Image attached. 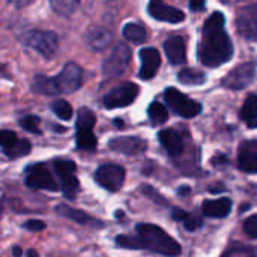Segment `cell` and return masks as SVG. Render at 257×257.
<instances>
[{
	"label": "cell",
	"mask_w": 257,
	"mask_h": 257,
	"mask_svg": "<svg viewBox=\"0 0 257 257\" xmlns=\"http://www.w3.org/2000/svg\"><path fill=\"white\" fill-rule=\"evenodd\" d=\"M178 80L181 83H184V84H188V86H200V84H203L206 81V75L202 71L187 68V69H182L178 74Z\"/></svg>",
	"instance_id": "obj_24"
},
{
	"label": "cell",
	"mask_w": 257,
	"mask_h": 257,
	"mask_svg": "<svg viewBox=\"0 0 257 257\" xmlns=\"http://www.w3.org/2000/svg\"><path fill=\"white\" fill-rule=\"evenodd\" d=\"M24 182L29 188L35 190H48V191H57L59 184L54 181L53 175L47 169L45 164H32L26 169V178Z\"/></svg>",
	"instance_id": "obj_9"
},
{
	"label": "cell",
	"mask_w": 257,
	"mask_h": 257,
	"mask_svg": "<svg viewBox=\"0 0 257 257\" xmlns=\"http://www.w3.org/2000/svg\"><path fill=\"white\" fill-rule=\"evenodd\" d=\"M108 148L114 152L136 157L142 155L148 149V143L139 137H116L108 142Z\"/></svg>",
	"instance_id": "obj_15"
},
{
	"label": "cell",
	"mask_w": 257,
	"mask_h": 257,
	"mask_svg": "<svg viewBox=\"0 0 257 257\" xmlns=\"http://www.w3.org/2000/svg\"><path fill=\"white\" fill-rule=\"evenodd\" d=\"M24 229H27L30 232H42L45 229V223L41 220H27L24 223Z\"/></svg>",
	"instance_id": "obj_37"
},
{
	"label": "cell",
	"mask_w": 257,
	"mask_h": 257,
	"mask_svg": "<svg viewBox=\"0 0 257 257\" xmlns=\"http://www.w3.org/2000/svg\"><path fill=\"white\" fill-rule=\"evenodd\" d=\"M239 117L241 120H244L247 123L248 128L254 130L257 128V95L256 93H250L247 96V99L244 101V105L239 111Z\"/></svg>",
	"instance_id": "obj_23"
},
{
	"label": "cell",
	"mask_w": 257,
	"mask_h": 257,
	"mask_svg": "<svg viewBox=\"0 0 257 257\" xmlns=\"http://www.w3.org/2000/svg\"><path fill=\"white\" fill-rule=\"evenodd\" d=\"M140 59H142V68H140V78L142 80H151L155 77V74L160 69L161 65V56L157 48L148 47L140 50Z\"/></svg>",
	"instance_id": "obj_16"
},
{
	"label": "cell",
	"mask_w": 257,
	"mask_h": 257,
	"mask_svg": "<svg viewBox=\"0 0 257 257\" xmlns=\"http://www.w3.org/2000/svg\"><path fill=\"white\" fill-rule=\"evenodd\" d=\"M139 86L134 83H122L120 86L111 89L105 96H104V107L108 110L113 108H120L133 104L136 98L139 96Z\"/></svg>",
	"instance_id": "obj_10"
},
{
	"label": "cell",
	"mask_w": 257,
	"mask_h": 257,
	"mask_svg": "<svg viewBox=\"0 0 257 257\" xmlns=\"http://www.w3.org/2000/svg\"><path fill=\"white\" fill-rule=\"evenodd\" d=\"M54 172L60 181L59 188H62V193L66 199H75L78 190H80V182L78 178L75 176V163L71 160H54L53 161Z\"/></svg>",
	"instance_id": "obj_6"
},
{
	"label": "cell",
	"mask_w": 257,
	"mask_h": 257,
	"mask_svg": "<svg viewBox=\"0 0 257 257\" xmlns=\"http://www.w3.org/2000/svg\"><path fill=\"white\" fill-rule=\"evenodd\" d=\"M244 232L248 238L251 239H257V214L248 217L244 221Z\"/></svg>",
	"instance_id": "obj_34"
},
{
	"label": "cell",
	"mask_w": 257,
	"mask_h": 257,
	"mask_svg": "<svg viewBox=\"0 0 257 257\" xmlns=\"http://www.w3.org/2000/svg\"><path fill=\"white\" fill-rule=\"evenodd\" d=\"M95 123H96L95 113L87 107L80 108V111L77 114V148L80 151L96 149L98 140L92 133Z\"/></svg>",
	"instance_id": "obj_5"
},
{
	"label": "cell",
	"mask_w": 257,
	"mask_h": 257,
	"mask_svg": "<svg viewBox=\"0 0 257 257\" xmlns=\"http://www.w3.org/2000/svg\"><path fill=\"white\" fill-rule=\"evenodd\" d=\"M221 257H257V250L247 245H233Z\"/></svg>",
	"instance_id": "obj_30"
},
{
	"label": "cell",
	"mask_w": 257,
	"mask_h": 257,
	"mask_svg": "<svg viewBox=\"0 0 257 257\" xmlns=\"http://www.w3.org/2000/svg\"><path fill=\"white\" fill-rule=\"evenodd\" d=\"M116 244L122 248H130V250H139L142 248V244L137 236H130V235H119L116 236Z\"/></svg>",
	"instance_id": "obj_32"
},
{
	"label": "cell",
	"mask_w": 257,
	"mask_h": 257,
	"mask_svg": "<svg viewBox=\"0 0 257 257\" xmlns=\"http://www.w3.org/2000/svg\"><path fill=\"white\" fill-rule=\"evenodd\" d=\"M221 163H227L226 155H217V157L212 160V164H214V166H218V164H221Z\"/></svg>",
	"instance_id": "obj_40"
},
{
	"label": "cell",
	"mask_w": 257,
	"mask_h": 257,
	"mask_svg": "<svg viewBox=\"0 0 257 257\" xmlns=\"http://www.w3.org/2000/svg\"><path fill=\"white\" fill-rule=\"evenodd\" d=\"M202 223H203V221H202V217H200L199 214H188L187 220L184 221V226H185L187 230L193 232V230L199 229V227L202 226Z\"/></svg>",
	"instance_id": "obj_35"
},
{
	"label": "cell",
	"mask_w": 257,
	"mask_h": 257,
	"mask_svg": "<svg viewBox=\"0 0 257 257\" xmlns=\"http://www.w3.org/2000/svg\"><path fill=\"white\" fill-rule=\"evenodd\" d=\"M86 42L92 50H104L111 42V33L102 27H92L86 33Z\"/></svg>",
	"instance_id": "obj_22"
},
{
	"label": "cell",
	"mask_w": 257,
	"mask_h": 257,
	"mask_svg": "<svg viewBox=\"0 0 257 257\" xmlns=\"http://www.w3.org/2000/svg\"><path fill=\"white\" fill-rule=\"evenodd\" d=\"M164 99H166L167 105L172 108L173 113H176L178 116L185 117V119L196 117L202 111V105L197 101L188 98L187 95H184L182 92H179L175 87L166 89Z\"/></svg>",
	"instance_id": "obj_8"
},
{
	"label": "cell",
	"mask_w": 257,
	"mask_h": 257,
	"mask_svg": "<svg viewBox=\"0 0 257 257\" xmlns=\"http://www.w3.org/2000/svg\"><path fill=\"white\" fill-rule=\"evenodd\" d=\"M187 217H188V212H185V211H182V209H179V208L172 209V218H173L175 221L184 223V221L187 220Z\"/></svg>",
	"instance_id": "obj_38"
},
{
	"label": "cell",
	"mask_w": 257,
	"mask_h": 257,
	"mask_svg": "<svg viewBox=\"0 0 257 257\" xmlns=\"http://www.w3.org/2000/svg\"><path fill=\"white\" fill-rule=\"evenodd\" d=\"M202 211L206 217L211 218H224L232 211V200L224 197L218 200H205Z\"/></svg>",
	"instance_id": "obj_21"
},
{
	"label": "cell",
	"mask_w": 257,
	"mask_h": 257,
	"mask_svg": "<svg viewBox=\"0 0 257 257\" xmlns=\"http://www.w3.org/2000/svg\"><path fill=\"white\" fill-rule=\"evenodd\" d=\"M56 212L60 215V217H65L68 220H72L78 224H83V226H90V227H102V223L95 220L92 215H89L87 212L84 211H80V209H74L68 205H57L56 206Z\"/></svg>",
	"instance_id": "obj_20"
},
{
	"label": "cell",
	"mask_w": 257,
	"mask_h": 257,
	"mask_svg": "<svg viewBox=\"0 0 257 257\" xmlns=\"http://www.w3.org/2000/svg\"><path fill=\"white\" fill-rule=\"evenodd\" d=\"M78 6H80V3L75 0H53L51 2V8L63 17L72 15Z\"/></svg>",
	"instance_id": "obj_28"
},
{
	"label": "cell",
	"mask_w": 257,
	"mask_h": 257,
	"mask_svg": "<svg viewBox=\"0 0 257 257\" xmlns=\"http://www.w3.org/2000/svg\"><path fill=\"white\" fill-rule=\"evenodd\" d=\"M122 33H123V36L128 41L137 42V44L146 41V35H148L146 33V29L142 24H137V23H128V24H125Z\"/></svg>",
	"instance_id": "obj_25"
},
{
	"label": "cell",
	"mask_w": 257,
	"mask_h": 257,
	"mask_svg": "<svg viewBox=\"0 0 257 257\" xmlns=\"http://www.w3.org/2000/svg\"><path fill=\"white\" fill-rule=\"evenodd\" d=\"M238 166L242 172L257 173V140L244 142L239 146Z\"/></svg>",
	"instance_id": "obj_17"
},
{
	"label": "cell",
	"mask_w": 257,
	"mask_h": 257,
	"mask_svg": "<svg viewBox=\"0 0 257 257\" xmlns=\"http://www.w3.org/2000/svg\"><path fill=\"white\" fill-rule=\"evenodd\" d=\"M142 191H143V194L146 196V197H149L151 200H154V202H157V203H160V205H166L167 202H166V199L164 197H161L160 194H158V191L157 190H154L152 187H149V185H145V187H142Z\"/></svg>",
	"instance_id": "obj_36"
},
{
	"label": "cell",
	"mask_w": 257,
	"mask_h": 257,
	"mask_svg": "<svg viewBox=\"0 0 257 257\" xmlns=\"http://www.w3.org/2000/svg\"><path fill=\"white\" fill-rule=\"evenodd\" d=\"M137 238L142 248L151 250L166 257H178L181 254V245L161 227L155 224H137Z\"/></svg>",
	"instance_id": "obj_3"
},
{
	"label": "cell",
	"mask_w": 257,
	"mask_h": 257,
	"mask_svg": "<svg viewBox=\"0 0 257 257\" xmlns=\"http://www.w3.org/2000/svg\"><path fill=\"white\" fill-rule=\"evenodd\" d=\"M190 9L191 11H203L205 9V2L203 0H191L190 2Z\"/></svg>",
	"instance_id": "obj_39"
},
{
	"label": "cell",
	"mask_w": 257,
	"mask_h": 257,
	"mask_svg": "<svg viewBox=\"0 0 257 257\" xmlns=\"http://www.w3.org/2000/svg\"><path fill=\"white\" fill-rule=\"evenodd\" d=\"M114 125H116V126H119V128H122V126H123L122 119H114Z\"/></svg>",
	"instance_id": "obj_44"
},
{
	"label": "cell",
	"mask_w": 257,
	"mask_h": 257,
	"mask_svg": "<svg viewBox=\"0 0 257 257\" xmlns=\"http://www.w3.org/2000/svg\"><path fill=\"white\" fill-rule=\"evenodd\" d=\"M39 123H41V119H39L38 116H33V114L24 116V117L20 120V125H21L26 131H29V133H32V134H42V131H41V128H39Z\"/></svg>",
	"instance_id": "obj_31"
},
{
	"label": "cell",
	"mask_w": 257,
	"mask_h": 257,
	"mask_svg": "<svg viewBox=\"0 0 257 257\" xmlns=\"http://www.w3.org/2000/svg\"><path fill=\"white\" fill-rule=\"evenodd\" d=\"M236 27L239 35L247 41H257V3L241 9L236 18Z\"/></svg>",
	"instance_id": "obj_13"
},
{
	"label": "cell",
	"mask_w": 257,
	"mask_h": 257,
	"mask_svg": "<svg viewBox=\"0 0 257 257\" xmlns=\"http://www.w3.org/2000/svg\"><path fill=\"white\" fill-rule=\"evenodd\" d=\"M95 181L107 191L116 193L122 188L125 181V169L117 164H104L95 173Z\"/></svg>",
	"instance_id": "obj_11"
},
{
	"label": "cell",
	"mask_w": 257,
	"mask_h": 257,
	"mask_svg": "<svg viewBox=\"0 0 257 257\" xmlns=\"http://www.w3.org/2000/svg\"><path fill=\"white\" fill-rule=\"evenodd\" d=\"M256 77V63L254 62H245L232 69L221 81V84L226 89L230 90H241L247 87Z\"/></svg>",
	"instance_id": "obj_12"
},
{
	"label": "cell",
	"mask_w": 257,
	"mask_h": 257,
	"mask_svg": "<svg viewBox=\"0 0 257 257\" xmlns=\"http://www.w3.org/2000/svg\"><path fill=\"white\" fill-rule=\"evenodd\" d=\"M23 42L45 59H51L59 48L57 35L47 30H29L23 35Z\"/></svg>",
	"instance_id": "obj_4"
},
{
	"label": "cell",
	"mask_w": 257,
	"mask_h": 257,
	"mask_svg": "<svg viewBox=\"0 0 257 257\" xmlns=\"http://www.w3.org/2000/svg\"><path fill=\"white\" fill-rule=\"evenodd\" d=\"M18 140L17 134L14 131H8V130H0V146L5 149L11 148L12 145H15Z\"/></svg>",
	"instance_id": "obj_33"
},
{
	"label": "cell",
	"mask_w": 257,
	"mask_h": 257,
	"mask_svg": "<svg viewBox=\"0 0 257 257\" xmlns=\"http://www.w3.org/2000/svg\"><path fill=\"white\" fill-rule=\"evenodd\" d=\"M164 51L172 65H181L187 60V47L182 36H170L164 42Z\"/></svg>",
	"instance_id": "obj_18"
},
{
	"label": "cell",
	"mask_w": 257,
	"mask_h": 257,
	"mask_svg": "<svg viewBox=\"0 0 257 257\" xmlns=\"http://www.w3.org/2000/svg\"><path fill=\"white\" fill-rule=\"evenodd\" d=\"M27 257H38V251H35V250H29V251H27Z\"/></svg>",
	"instance_id": "obj_43"
},
{
	"label": "cell",
	"mask_w": 257,
	"mask_h": 257,
	"mask_svg": "<svg viewBox=\"0 0 257 257\" xmlns=\"http://www.w3.org/2000/svg\"><path fill=\"white\" fill-rule=\"evenodd\" d=\"M148 114H149V119L152 120L154 125H163L164 122H167L169 119V111L167 108L160 104V102H152L148 108Z\"/></svg>",
	"instance_id": "obj_26"
},
{
	"label": "cell",
	"mask_w": 257,
	"mask_h": 257,
	"mask_svg": "<svg viewBox=\"0 0 257 257\" xmlns=\"http://www.w3.org/2000/svg\"><path fill=\"white\" fill-rule=\"evenodd\" d=\"M12 254H14V257H21L23 256V250H21L18 245H15V247L12 248Z\"/></svg>",
	"instance_id": "obj_41"
},
{
	"label": "cell",
	"mask_w": 257,
	"mask_h": 257,
	"mask_svg": "<svg viewBox=\"0 0 257 257\" xmlns=\"http://www.w3.org/2000/svg\"><path fill=\"white\" fill-rule=\"evenodd\" d=\"M148 12L152 18H155L158 21L172 23V24H176V23H181L185 20V14L181 9L173 8V6L163 3L160 0H152L148 5Z\"/></svg>",
	"instance_id": "obj_14"
},
{
	"label": "cell",
	"mask_w": 257,
	"mask_h": 257,
	"mask_svg": "<svg viewBox=\"0 0 257 257\" xmlns=\"http://www.w3.org/2000/svg\"><path fill=\"white\" fill-rule=\"evenodd\" d=\"M30 149H32V145H30L29 140H26V139H18L15 145H12L11 148L5 149L3 152H5L6 157L15 160V158H21V157L27 155V154L30 152Z\"/></svg>",
	"instance_id": "obj_27"
},
{
	"label": "cell",
	"mask_w": 257,
	"mask_h": 257,
	"mask_svg": "<svg viewBox=\"0 0 257 257\" xmlns=\"http://www.w3.org/2000/svg\"><path fill=\"white\" fill-rule=\"evenodd\" d=\"M51 110H53V113H54L59 119H62V120H69V119L72 117V107H71V104H69L68 101H65V99H56V101H53Z\"/></svg>",
	"instance_id": "obj_29"
},
{
	"label": "cell",
	"mask_w": 257,
	"mask_h": 257,
	"mask_svg": "<svg viewBox=\"0 0 257 257\" xmlns=\"http://www.w3.org/2000/svg\"><path fill=\"white\" fill-rule=\"evenodd\" d=\"M131 60V48L126 44H116L107 59L102 63V74L105 78H114L122 75Z\"/></svg>",
	"instance_id": "obj_7"
},
{
	"label": "cell",
	"mask_w": 257,
	"mask_h": 257,
	"mask_svg": "<svg viewBox=\"0 0 257 257\" xmlns=\"http://www.w3.org/2000/svg\"><path fill=\"white\" fill-rule=\"evenodd\" d=\"M190 193V187H181L179 188V196H185Z\"/></svg>",
	"instance_id": "obj_42"
},
{
	"label": "cell",
	"mask_w": 257,
	"mask_h": 257,
	"mask_svg": "<svg viewBox=\"0 0 257 257\" xmlns=\"http://www.w3.org/2000/svg\"><path fill=\"white\" fill-rule=\"evenodd\" d=\"M81 83H83V69L77 63L68 62L56 77L36 75L32 89L35 93L54 96V95L75 92L77 89L81 87Z\"/></svg>",
	"instance_id": "obj_2"
},
{
	"label": "cell",
	"mask_w": 257,
	"mask_h": 257,
	"mask_svg": "<svg viewBox=\"0 0 257 257\" xmlns=\"http://www.w3.org/2000/svg\"><path fill=\"white\" fill-rule=\"evenodd\" d=\"M158 140L166 152L173 158L179 157L184 151V137L175 130H161L158 133Z\"/></svg>",
	"instance_id": "obj_19"
},
{
	"label": "cell",
	"mask_w": 257,
	"mask_h": 257,
	"mask_svg": "<svg viewBox=\"0 0 257 257\" xmlns=\"http://www.w3.org/2000/svg\"><path fill=\"white\" fill-rule=\"evenodd\" d=\"M224 23L226 18L220 11H215L205 21L197 56L208 68H218L233 56V44L224 29Z\"/></svg>",
	"instance_id": "obj_1"
}]
</instances>
